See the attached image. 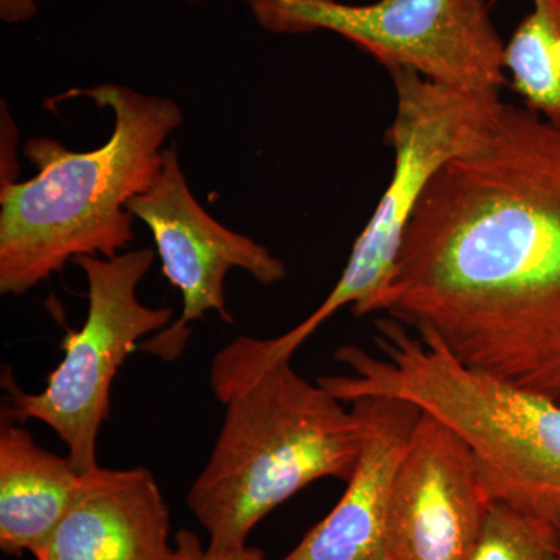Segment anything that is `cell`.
Wrapping results in <instances>:
<instances>
[{"mask_svg": "<svg viewBox=\"0 0 560 560\" xmlns=\"http://www.w3.org/2000/svg\"><path fill=\"white\" fill-rule=\"evenodd\" d=\"M114 114L108 142L70 151L58 140L33 138L32 179L0 183V291L24 294L83 256L116 257L135 241L127 205L158 178L165 140L183 121L172 98L119 84L75 90Z\"/></svg>", "mask_w": 560, "mask_h": 560, "instance_id": "cell-3", "label": "cell"}, {"mask_svg": "<svg viewBox=\"0 0 560 560\" xmlns=\"http://www.w3.org/2000/svg\"><path fill=\"white\" fill-rule=\"evenodd\" d=\"M135 219L150 228L162 271L183 296V315L167 329L151 335L140 348L162 361H176L190 340V323L206 313L234 318L224 301V278L231 268L248 271L261 285L287 276L285 265L253 238L228 230L201 208L187 186L176 147L164 150L158 178L127 205Z\"/></svg>", "mask_w": 560, "mask_h": 560, "instance_id": "cell-8", "label": "cell"}, {"mask_svg": "<svg viewBox=\"0 0 560 560\" xmlns=\"http://www.w3.org/2000/svg\"><path fill=\"white\" fill-rule=\"evenodd\" d=\"M264 552L259 548L245 547L237 551L215 552L202 547L197 534L183 529L175 536L173 560H261Z\"/></svg>", "mask_w": 560, "mask_h": 560, "instance_id": "cell-15", "label": "cell"}, {"mask_svg": "<svg viewBox=\"0 0 560 560\" xmlns=\"http://www.w3.org/2000/svg\"><path fill=\"white\" fill-rule=\"evenodd\" d=\"M504 43L503 68L523 105L560 128V0H529Z\"/></svg>", "mask_w": 560, "mask_h": 560, "instance_id": "cell-13", "label": "cell"}, {"mask_svg": "<svg viewBox=\"0 0 560 560\" xmlns=\"http://www.w3.org/2000/svg\"><path fill=\"white\" fill-rule=\"evenodd\" d=\"M469 560H560V529L493 501Z\"/></svg>", "mask_w": 560, "mask_h": 560, "instance_id": "cell-14", "label": "cell"}, {"mask_svg": "<svg viewBox=\"0 0 560 560\" xmlns=\"http://www.w3.org/2000/svg\"><path fill=\"white\" fill-rule=\"evenodd\" d=\"M290 360L265 355L253 337L213 359L210 386L226 412L187 495L210 551L248 547L250 530L279 504L323 478L348 481L359 459L357 412L302 378Z\"/></svg>", "mask_w": 560, "mask_h": 560, "instance_id": "cell-2", "label": "cell"}, {"mask_svg": "<svg viewBox=\"0 0 560 560\" xmlns=\"http://www.w3.org/2000/svg\"><path fill=\"white\" fill-rule=\"evenodd\" d=\"M371 313L560 401V128L503 103L430 180L388 280L355 316Z\"/></svg>", "mask_w": 560, "mask_h": 560, "instance_id": "cell-1", "label": "cell"}, {"mask_svg": "<svg viewBox=\"0 0 560 560\" xmlns=\"http://www.w3.org/2000/svg\"><path fill=\"white\" fill-rule=\"evenodd\" d=\"M388 72L396 90V114L386 132L394 150L388 187L329 296L300 326L270 338L276 355L291 359L340 308L350 305L357 315L383 289L430 180L448 161L485 138L503 106L500 91L455 90L423 79L411 69Z\"/></svg>", "mask_w": 560, "mask_h": 560, "instance_id": "cell-5", "label": "cell"}, {"mask_svg": "<svg viewBox=\"0 0 560 560\" xmlns=\"http://www.w3.org/2000/svg\"><path fill=\"white\" fill-rule=\"evenodd\" d=\"M381 355L345 346L348 374L318 378L342 404L393 397L440 420L469 447L490 499L560 529V401L471 370L434 335L375 320Z\"/></svg>", "mask_w": 560, "mask_h": 560, "instance_id": "cell-4", "label": "cell"}, {"mask_svg": "<svg viewBox=\"0 0 560 560\" xmlns=\"http://www.w3.org/2000/svg\"><path fill=\"white\" fill-rule=\"evenodd\" d=\"M349 405L360 419L361 447L348 488L282 560H386L394 482L422 411L393 397Z\"/></svg>", "mask_w": 560, "mask_h": 560, "instance_id": "cell-10", "label": "cell"}, {"mask_svg": "<svg viewBox=\"0 0 560 560\" xmlns=\"http://www.w3.org/2000/svg\"><path fill=\"white\" fill-rule=\"evenodd\" d=\"M36 14V0H0V16L9 24L32 20Z\"/></svg>", "mask_w": 560, "mask_h": 560, "instance_id": "cell-16", "label": "cell"}, {"mask_svg": "<svg viewBox=\"0 0 560 560\" xmlns=\"http://www.w3.org/2000/svg\"><path fill=\"white\" fill-rule=\"evenodd\" d=\"M492 503L469 447L422 412L394 482L386 560H469Z\"/></svg>", "mask_w": 560, "mask_h": 560, "instance_id": "cell-9", "label": "cell"}, {"mask_svg": "<svg viewBox=\"0 0 560 560\" xmlns=\"http://www.w3.org/2000/svg\"><path fill=\"white\" fill-rule=\"evenodd\" d=\"M272 33H337L386 69L416 70L423 79L464 91L506 84L504 40L490 0H249Z\"/></svg>", "mask_w": 560, "mask_h": 560, "instance_id": "cell-7", "label": "cell"}, {"mask_svg": "<svg viewBox=\"0 0 560 560\" xmlns=\"http://www.w3.org/2000/svg\"><path fill=\"white\" fill-rule=\"evenodd\" d=\"M154 260L153 249H132L116 257L83 256L77 265L88 278L86 323L69 330L65 359L40 393H25L10 371H3L2 415L18 423L39 420L68 445V458L80 474L97 467V440L108 419L110 386L139 340L160 334L173 323L171 307L151 308L138 298L140 280Z\"/></svg>", "mask_w": 560, "mask_h": 560, "instance_id": "cell-6", "label": "cell"}, {"mask_svg": "<svg viewBox=\"0 0 560 560\" xmlns=\"http://www.w3.org/2000/svg\"><path fill=\"white\" fill-rule=\"evenodd\" d=\"M171 511L147 467L81 474L65 517L36 560H173Z\"/></svg>", "mask_w": 560, "mask_h": 560, "instance_id": "cell-11", "label": "cell"}, {"mask_svg": "<svg viewBox=\"0 0 560 560\" xmlns=\"http://www.w3.org/2000/svg\"><path fill=\"white\" fill-rule=\"evenodd\" d=\"M81 474L39 447L22 423L0 420V550L35 555L69 510Z\"/></svg>", "mask_w": 560, "mask_h": 560, "instance_id": "cell-12", "label": "cell"}]
</instances>
